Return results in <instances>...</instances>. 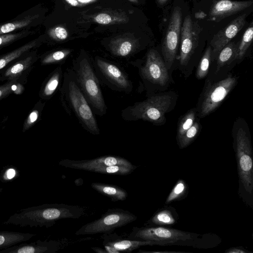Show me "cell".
I'll return each mask as SVG.
<instances>
[{
	"instance_id": "12",
	"label": "cell",
	"mask_w": 253,
	"mask_h": 253,
	"mask_svg": "<svg viewBox=\"0 0 253 253\" xmlns=\"http://www.w3.org/2000/svg\"><path fill=\"white\" fill-rule=\"evenodd\" d=\"M181 24V10L179 7H176L171 15L162 44L163 58L169 73L176 58Z\"/></svg>"
},
{
	"instance_id": "26",
	"label": "cell",
	"mask_w": 253,
	"mask_h": 253,
	"mask_svg": "<svg viewBox=\"0 0 253 253\" xmlns=\"http://www.w3.org/2000/svg\"><path fill=\"white\" fill-rule=\"evenodd\" d=\"M70 53L69 49L56 50L39 55V59L42 65L62 64Z\"/></svg>"
},
{
	"instance_id": "7",
	"label": "cell",
	"mask_w": 253,
	"mask_h": 253,
	"mask_svg": "<svg viewBox=\"0 0 253 253\" xmlns=\"http://www.w3.org/2000/svg\"><path fill=\"white\" fill-rule=\"evenodd\" d=\"M238 79L232 73L217 81L208 79L196 107L197 116L203 118L216 110L236 86Z\"/></svg>"
},
{
	"instance_id": "9",
	"label": "cell",
	"mask_w": 253,
	"mask_h": 253,
	"mask_svg": "<svg viewBox=\"0 0 253 253\" xmlns=\"http://www.w3.org/2000/svg\"><path fill=\"white\" fill-rule=\"evenodd\" d=\"M137 216L130 211L121 209H110L99 218L79 228L76 235L108 234L115 229L134 221Z\"/></svg>"
},
{
	"instance_id": "30",
	"label": "cell",
	"mask_w": 253,
	"mask_h": 253,
	"mask_svg": "<svg viewBox=\"0 0 253 253\" xmlns=\"http://www.w3.org/2000/svg\"><path fill=\"white\" fill-rule=\"evenodd\" d=\"M196 107L191 109L185 113L178 120L177 127L176 140L189 129L196 120Z\"/></svg>"
},
{
	"instance_id": "5",
	"label": "cell",
	"mask_w": 253,
	"mask_h": 253,
	"mask_svg": "<svg viewBox=\"0 0 253 253\" xmlns=\"http://www.w3.org/2000/svg\"><path fill=\"white\" fill-rule=\"evenodd\" d=\"M178 97L171 90L154 94L124 109L121 117L126 121L142 120L156 126L164 125L167 122L166 114L174 108Z\"/></svg>"
},
{
	"instance_id": "36",
	"label": "cell",
	"mask_w": 253,
	"mask_h": 253,
	"mask_svg": "<svg viewBox=\"0 0 253 253\" xmlns=\"http://www.w3.org/2000/svg\"><path fill=\"white\" fill-rule=\"evenodd\" d=\"M47 35L52 40L63 41L66 39L68 36L67 30L61 26H57L49 29L47 31Z\"/></svg>"
},
{
	"instance_id": "38",
	"label": "cell",
	"mask_w": 253,
	"mask_h": 253,
	"mask_svg": "<svg viewBox=\"0 0 253 253\" xmlns=\"http://www.w3.org/2000/svg\"><path fill=\"white\" fill-rule=\"evenodd\" d=\"M94 20L97 23L103 25L109 24L112 20L111 16L106 13H100L97 15Z\"/></svg>"
},
{
	"instance_id": "45",
	"label": "cell",
	"mask_w": 253,
	"mask_h": 253,
	"mask_svg": "<svg viewBox=\"0 0 253 253\" xmlns=\"http://www.w3.org/2000/svg\"><path fill=\"white\" fill-rule=\"evenodd\" d=\"M129 1L134 2V3H137L138 0H128Z\"/></svg>"
},
{
	"instance_id": "25",
	"label": "cell",
	"mask_w": 253,
	"mask_h": 253,
	"mask_svg": "<svg viewBox=\"0 0 253 253\" xmlns=\"http://www.w3.org/2000/svg\"><path fill=\"white\" fill-rule=\"evenodd\" d=\"M36 235L30 233L0 231V251L27 241Z\"/></svg>"
},
{
	"instance_id": "14",
	"label": "cell",
	"mask_w": 253,
	"mask_h": 253,
	"mask_svg": "<svg viewBox=\"0 0 253 253\" xmlns=\"http://www.w3.org/2000/svg\"><path fill=\"white\" fill-rule=\"evenodd\" d=\"M44 16L40 4L33 6L12 19L0 23V35L31 29L42 23Z\"/></svg>"
},
{
	"instance_id": "11",
	"label": "cell",
	"mask_w": 253,
	"mask_h": 253,
	"mask_svg": "<svg viewBox=\"0 0 253 253\" xmlns=\"http://www.w3.org/2000/svg\"><path fill=\"white\" fill-rule=\"evenodd\" d=\"M178 67L187 78L191 74L195 66L194 56L199 43L198 35L194 32L192 19L189 15L184 19L181 28Z\"/></svg>"
},
{
	"instance_id": "29",
	"label": "cell",
	"mask_w": 253,
	"mask_h": 253,
	"mask_svg": "<svg viewBox=\"0 0 253 253\" xmlns=\"http://www.w3.org/2000/svg\"><path fill=\"white\" fill-rule=\"evenodd\" d=\"M45 104V102L41 100L35 104L24 122L22 127L23 132L29 129L40 120Z\"/></svg>"
},
{
	"instance_id": "10",
	"label": "cell",
	"mask_w": 253,
	"mask_h": 253,
	"mask_svg": "<svg viewBox=\"0 0 253 253\" xmlns=\"http://www.w3.org/2000/svg\"><path fill=\"white\" fill-rule=\"evenodd\" d=\"M93 65L97 76L111 89L126 93L133 90L132 82L117 65L99 57L95 58Z\"/></svg>"
},
{
	"instance_id": "6",
	"label": "cell",
	"mask_w": 253,
	"mask_h": 253,
	"mask_svg": "<svg viewBox=\"0 0 253 253\" xmlns=\"http://www.w3.org/2000/svg\"><path fill=\"white\" fill-rule=\"evenodd\" d=\"M72 69L93 113L99 116H103L107 108L98 77L89 57L85 54H81L73 62Z\"/></svg>"
},
{
	"instance_id": "21",
	"label": "cell",
	"mask_w": 253,
	"mask_h": 253,
	"mask_svg": "<svg viewBox=\"0 0 253 253\" xmlns=\"http://www.w3.org/2000/svg\"><path fill=\"white\" fill-rule=\"evenodd\" d=\"M44 41V36H40L11 51L0 55V72L22 55L37 49Z\"/></svg>"
},
{
	"instance_id": "13",
	"label": "cell",
	"mask_w": 253,
	"mask_h": 253,
	"mask_svg": "<svg viewBox=\"0 0 253 253\" xmlns=\"http://www.w3.org/2000/svg\"><path fill=\"white\" fill-rule=\"evenodd\" d=\"M39 58L37 49L22 55L0 72V82L14 81L24 85Z\"/></svg>"
},
{
	"instance_id": "28",
	"label": "cell",
	"mask_w": 253,
	"mask_h": 253,
	"mask_svg": "<svg viewBox=\"0 0 253 253\" xmlns=\"http://www.w3.org/2000/svg\"><path fill=\"white\" fill-rule=\"evenodd\" d=\"M201 127L199 120H195L192 126L177 140L179 148H185L192 143L199 135Z\"/></svg>"
},
{
	"instance_id": "22",
	"label": "cell",
	"mask_w": 253,
	"mask_h": 253,
	"mask_svg": "<svg viewBox=\"0 0 253 253\" xmlns=\"http://www.w3.org/2000/svg\"><path fill=\"white\" fill-rule=\"evenodd\" d=\"M63 74L62 67L58 66L46 78L39 91V96L42 100L47 101L53 97L61 85Z\"/></svg>"
},
{
	"instance_id": "1",
	"label": "cell",
	"mask_w": 253,
	"mask_h": 253,
	"mask_svg": "<svg viewBox=\"0 0 253 253\" xmlns=\"http://www.w3.org/2000/svg\"><path fill=\"white\" fill-rule=\"evenodd\" d=\"M127 238L155 241L161 246H187L198 249L212 248L221 242V238L214 233L199 234L160 226L134 227Z\"/></svg>"
},
{
	"instance_id": "43",
	"label": "cell",
	"mask_w": 253,
	"mask_h": 253,
	"mask_svg": "<svg viewBox=\"0 0 253 253\" xmlns=\"http://www.w3.org/2000/svg\"><path fill=\"white\" fill-rule=\"evenodd\" d=\"M83 3H88L95 1V0H78Z\"/></svg>"
},
{
	"instance_id": "37",
	"label": "cell",
	"mask_w": 253,
	"mask_h": 253,
	"mask_svg": "<svg viewBox=\"0 0 253 253\" xmlns=\"http://www.w3.org/2000/svg\"><path fill=\"white\" fill-rule=\"evenodd\" d=\"M16 174V169L12 168H7V169L3 171V173L1 174L0 180L2 181H7L11 180L14 178Z\"/></svg>"
},
{
	"instance_id": "41",
	"label": "cell",
	"mask_w": 253,
	"mask_h": 253,
	"mask_svg": "<svg viewBox=\"0 0 253 253\" xmlns=\"http://www.w3.org/2000/svg\"><path fill=\"white\" fill-rule=\"evenodd\" d=\"M66 1L72 6H76L78 5L79 3L77 0H66Z\"/></svg>"
},
{
	"instance_id": "19",
	"label": "cell",
	"mask_w": 253,
	"mask_h": 253,
	"mask_svg": "<svg viewBox=\"0 0 253 253\" xmlns=\"http://www.w3.org/2000/svg\"><path fill=\"white\" fill-rule=\"evenodd\" d=\"M59 242L54 240L23 243L0 251V253H55L59 249Z\"/></svg>"
},
{
	"instance_id": "34",
	"label": "cell",
	"mask_w": 253,
	"mask_h": 253,
	"mask_svg": "<svg viewBox=\"0 0 253 253\" xmlns=\"http://www.w3.org/2000/svg\"><path fill=\"white\" fill-rule=\"evenodd\" d=\"M25 90L23 84L14 81L6 82L0 85V100L11 94H21Z\"/></svg>"
},
{
	"instance_id": "42",
	"label": "cell",
	"mask_w": 253,
	"mask_h": 253,
	"mask_svg": "<svg viewBox=\"0 0 253 253\" xmlns=\"http://www.w3.org/2000/svg\"><path fill=\"white\" fill-rule=\"evenodd\" d=\"M92 249L96 253H107L105 250H103L102 249H100L98 247H93L92 248Z\"/></svg>"
},
{
	"instance_id": "18",
	"label": "cell",
	"mask_w": 253,
	"mask_h": 253,
	"mask_svg": "<svg viewBox=\"0 0 253 253\" xmlns=\"http://www.w3.org/2000/svg\"><path fill=\"white\" fill-rule=\"evenodd\" d=\"M253 1H232L220 0L215 2L210 12V20L218 22L251 6Z\"/></svg>"
},
{
	"instance_id": "31",
	"label": "cell",
	"mask_w": 253,
	"mask_h": 253,
	"mask_svg": "<svg viewBox=\"0 0 253 253\" xmlns=\"http://www.w3.org/2000/svg\"><path fill=\"white\" fill-rule=\"evenodd\" d=\"M35 31L26 29L15 33L0 35V50L14 42L27 37L33 35Z\"/></svg>"
},
{
	"instance_id": "16",
	"label": "cell",
	"mask_w": 253,
	"mask_h": 253,
	"mask_svg": "<svg viewBox=\"0 0 253 253\" xmlns=\"http://www.w3.org/2000/svg\"><path fill=\"white\" fill-rule=\"evenodd\" d=\"M103 245L108 253H130L139 248L145 246H160L155 241L123 239L116 233L103 234Z\"/></svg>"
},
{
	"instance_id": "2",
	"label": "cell",
	"mask_w": 253,
	"mask_h": 253,
	"mask_svg": "<svg viewBox=\"0 0 253 253\" xmlns=\"http://www.w3.org/2000/svg\"><path fill=\"white\" fill-rule=\"evenodd\" d=\"M239 178L238 193L248 207H253V161L251 135L247 124L239 118L232 129Z\"/></svg>"
},
{
	"instance_id": "24",
	"label": "cell",
	"mask_w": 253,
	"mask_h": 253,
	"mask_svg": "<svg viewBox=\"0 0 253 253\" xmlns=\"http://www.w3.org/2000/svg\"><path fill=\"white\" fill-rule=\"evenodd\" d=\"M238 43L229 42L218 53L216 58L215 74L218 73L227 65L236 60V53Z\"/></svg>"
},
{
	"instance_id": "20",
	"label": "cell",
	"mask_w": 253,
	"mask_h": 253,
	"mask_svg": "<svg viewBox=\"0 0 253 253\" xmlns=\"http://www.w3.org/2000/svg\"><path fill=\"white\" fill-rule=\"evenodd\" d=\"M179 215L176 209L170 206H165L158 210L144 224L145 227H168L176 224Z\"/></svg>"
},
{
	"instance_id": "27",
	"label": "cell",
	"mask_w": 253,
	"mask_h": 253,
	"mask_svg": "<svg viewBox=\"0 0 253 253\" xmlns=\"http://www.w3.org/2000/svg\"><path fill=\"white\" fill-rule=\"evenodd\" d=\"M188 186L185 180L179 179L165 201V204L169 205L172 202L180 201L186 197L188 194Z\"/></svg>"
},
{
	"instance_id": "23",
	"label": "cell",
	"mask_w": 253,
	"mask_h": 253,
	"mask_svg": "<svg viewBox=\"0 0 253 253\" xmlns=\"http://www.w3.org/2000/svg\"><path fill=\"white\" fill-rule=\"evenodd\" d=\"M91 186L100 194L110 198L112 202L123 201L127 197L126 190L117 185L93 182Z\"/></svg>"
},
{
	"instance_id": "44",
	"label": "cell",
	"mask_w": 253,
	"mask_h": 253,
	"mask_svg": "<svg viewBox=\"0 0 253 253\" xmlns=\"http://www.w3.org/2000/svg\"><path fill=\"white\" fill-rule=\"evenodd\" d=\"M168 0H157L158 2L160 5H163V4H165Z\"/></svg>"
},
{
	"instance_id": "15",
	"label": "cell",
	"mask_w": 253,
	"mask_h": 253,
	"mask_svg": "<svg viewBox=\"0 0 253 253\" xmlns=\"http://www.w3.org/2000/svg\"><path fill=\"white\" fill-rule=\"evenodd\" d=\"M247 13L239 15L225 28L214 35L210 42L211 60L214 61L220 51L240 32L246 22Z\"/></svg>"
},
{
	"instance_id": "33",
	"label": "cell",
	"mask_w": 253,
	"mask_h": 253,
	"mask_svg": "<svg viewBox=\"0 0 253 253\" xmlns=\"http://www.w3.org/2000/svg\"><path fill=\"white\" fill-rule=\"evenodd\" d=\"M211 55V47L208 46L198 65L196 71V77L199 80L204 79L208 74L210 67Z\"/></svg>"
},
{
	"instance_id": "35",
	"label": "cell",
	"mask_w": 253,
	"mask_h": 253,
	"mask_svg": "<svg viewBox=\"0 0 253 253\" xmlns=\"http://www.w3.org/2000/svg\"><path fill=\"white\" fill-rule=\"evenodd\" d=\"M134 47L133 42L129 40H125L112 45L111 49L112 53L115 55L126 57L133 53Z\"/></svg>"
},
{
	"instance_id": "3",
	"label": "cell",
	"mask_w": 253,
	"mask_h": 253,
	"mask_svg": "<svg viewBox=\"0 0 253 253\" xmlns=\"http://www.w3.org/2000/svg\"><path fill=\"white\" fill-rule=\"evenodd\" d=\"M84 213V209L77 206L46 204L21 209L11 215L2 224L20 227L48 228L54 225L59 220L79 218Z\"/></svg>"
},
{
	"instance_id": "4",
	"label": "cell",
	"mask_w": 253,
	"mask_h": 253,
	"mask_svg": "<svg viewBox=\"0 0 253 253\" xmlns=\"http://www.w3.org/2000/svg\"><path fill=\"white\" fill-rule=\"evenodd\" d=\"M62 106L69 115L73 114L82 126L93 135H99L100 130L90 106L82 91L73 69H67L63 74L60 88Z\"/></svg>"
},
{
	"instance_id": "40",
	"label": "cell",
	"mask_w": 253,
	"mask_h": 253,
	"mask_svg": "<svg viewBox=\"0 0 253 253\" xmlns=\"http://www.w3.org/2000/svg\"><path fill=\"white\" fill-rule=\"evenodd\" d=\"M138 253H185V252L172 251H140Z\"/></svg>"
},
{
	"instance_id": "17",
	"label": "cell",
	"mask_w": 253,
	"mask_h": 253,
	"mask_svg": "<svg viewBox=\"0 0 253 253\" xmlns=\"http://www.w3.org/2000/svg\"><path fill=\"white\" fill-rule=\"evenodd\" d=\"M59 165L66 168L80 170L82 168L87 166H133L129 161L124 158L109 155L85 160L63 159L59 162Z\"/></svg>"
},
{
	"instance_id": "39",
	"label": "cell",
	"mask_w": 253,
	"mask_h": 253,
	"mask_svg": "<svg viewBox=\"0 0 253 253\" xmlns=\"http://www.w3.org/2000/svg\"><path fill=\"white\" fill-rule=\"evenodd\" d=\"M225 253H253L242 246H237L230 248L224 252Z\"/></svg>"
},
{
	"instance_id": "32",
	"label": "cell",
	"mask_w": 253,
	"mask_h": 253,
	"mask_svg": "<svg viewBox=\"0 0 253 253\" xmlns=\"http://www.w3.org/2000/svg\"><path fill=\"white\" fill-rule=\"evenodd\" d=\"M253 37V25L252 22L250 26L243 34L241 41L238 43L236 53L237 60L241 61L244 58L248 49L252 44Z\"/></svg>"
},
{
	"instance_id": "8",
	"label": "cell",
	"mask_w": 253,
	"mask_h": 253,
	"mask_svg": "<svg viewBox=\"0 0 253 253\" xmlns=\"http://www.w3.org/2000/svg\"><path fill=\"white\" fill-rule=\"evenodd\" d=\"M136 67L147 89L166 88L170 83V74L163 57L155 49H150L144 60L131 63Z\"/></svg>"
}]
</instances>
